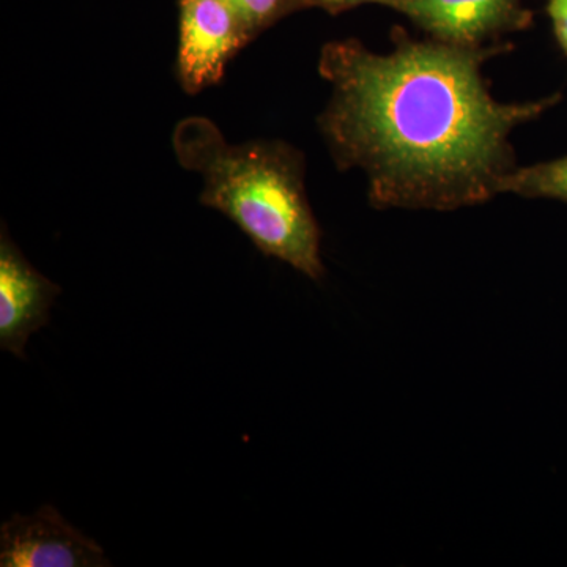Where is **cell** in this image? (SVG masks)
<instances>
[{
  "label": "cell",
  "mask_w": 567,
  "mask_h": 567,
  "mask_svg": "<svg viewBox=\"0 0 567 567\" xmlns=\"http://www.w3.org/2000/svg\"><path fill=\"white\" fill-rule=\"evenodd\" d=\"M303 7H319L327 10L328 13L338 14L342 11L354 9V7L365 6V3H377V6L393 9L395 0H301Z\"/></svg>",
  "instance_id": "9c48e42d"
},
{
  "label": "cell",
  "mask_w": 567,
  "mask_h": 567,
  "mask_svg": "<svg viewBox=\"0 0 567 567\" xmlns=\"http://www.w3.org/2000/svg\"><path fill=\"white\" fill-rule=\"evenodd\" d=\"M245 22L254 37L293 11L305 9L301 0H223Z\"/></svg>",
  "instance_id": "ba28073f"
},
{
  "label": "cell",
  "mask_w": 567,
  "mask_h": 567,
  "mask_svg": "<svg viewBox=\"0 0 567 567\" xmlns=\"http://www.w3.org/2000/svg\"><path fill=\"white\" fill-rule=\"evenodd\" d=\"M256 39L223 0H181L177 76L189 95L223 81L227 65Z\"/></svg>",
  "instance_id": "3957f363"
},
{
  "label": "cell",
  "mask_w": 567,
  "mask_h": 567,
  "mask_svg": "<svg viewBox=\"0 0 567 567\" xmlns=\"http://www.w3.org/2000/svg\"><path fill=\"white\" fill-rule=\"evenodd\" d=\"M2 567L111 566L102 546L69 524L55 507L32 516L14 514L0 528Z\"/></svg>",
  "instance_id": "277c9868"
},
{
  "label": "cell",
  "mask_w": 567,
  "mask_h": 567,
  "mask_svg": "<svg viewBox=\"0 0 567 567\" xmlns=\"http://www.w3.org/2000/svg\"><path fill=\"white\" fill-rule=\"evenodd\" d=\"M173 145L182 166L203 177L200 204L237 224L265 256L323 278L322 233L306 196L300 152L279 141L229 144L205 117L178 123Z\"/></svg>",
  "instance_id": "7a4b0ae2"
},
{
  "label": "cell",
  "mask_w": 567,
  "mask_h": 567,
  "mask_svg": "<svg viewBox=\"0 0 567 567\" xmlns=\"http://www.w3.org/2000/svg\"><path fill=\"white\" fill-rule=\"evenodd\" d=\"M505 193L567 204V156L533 166H517L499 183V194Z\"/></svg>",
  "instance_id": "52a82bcc"
},
{
  "label": "cell",
  "mask_w": 567,
  "mask_h": 567,
  "mask_svg": "<svg viewBox=\"0 0 567 567\" xmlns=\"http://www.w3.org/2000/svg\"><path fill=\"white\" fill-rule=\"evenodd\" d=\"M61 287L39 274L13 244L6 224L0 235V349L24 360L29 338L50 322Z\"/></svg>",
  "instance_id": "8992f818"
},
{
  "label": "cell",
  "mask_w": 567,
  "mask_h": 567,
  "mask_svg": "<svg viewBox=\"0 0 567 567\" xmlns=\"http://www.w3.org/2000/svg\"><path fill=\"white\" fill-rule=\"evenodd\" d=\"M525 0H395L404 14L432 39L457 47H484L506 32L524 31L533 13Z\"/></svg>",
  "instance_id": "5b68a950"
},
{
  "label": "cell",
  "mask_w": 567,
  "mask_h": 567,
  "mask_svg": "<svg viewBox=\"0 0 567 567\" xmlns=\"http://www.w3.org/2000/svg\"><path fill=\"white\" fill-rule=\"evenodd\" d=\"M547 13L559 48L567 58V0H548Z\"/></svg>",
  "instance_id": "30bf717a"
},
{
  "label": "cell",
  "mask_w": 567,
  "mask_h": 567,
  "mask_svg": "<svg viewBox=\"0 0 567 567\" xmlns=\"http://www.w3.org/2000/svg\"><path fill=\"white\" fill-rule=\"evenodd\" d=\"M388 54L330 41L319 71L331 99L319 117L339 169H361L377 208L456 210L487 203L516 169L511 134L561 102H496L483 76L511 47L410 39L395 28Z\"/></svg>",
  "instance_id": "6da1fadb"
}]
</instances>
